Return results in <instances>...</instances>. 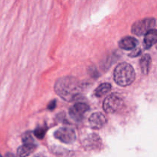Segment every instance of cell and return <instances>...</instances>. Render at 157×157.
<instances>
[{
    "label": "cell",
    "instance_id": "ac0fdd59",
    "mask_svg": "<svg viewBox=\"0 0 157 157\" xmlns=\"http://www.w3.org/2000/svg\"><path fill=\"white\" fill-rule=\"evenodd\" d=\"M55 106H56V101H52V102H50V104H48V109H49V110H52L55 108Z\"/></svg>",
    "mask_w": 157,
    "mask_h": 157
},
{
    "label": "cell",
    "instance_id": "d6986e66",
    "mask_svg": "<svg viewBox=\"0 0 157 157\" xmlns=\"http://www.w3.org/2000/svg\"><path fill=\"white\" fill-rule=\"evenodd\" d=\"M0 156H1V153H0Z\"/></svg>",
    "mask_w": 157,
    "mask_h": 157
},
{
    "label": "cell",
    "instance_id": "ffe728a7",
    "mask_svg": "<svg viewBox=\"0 0 157 157\" xmlns=\"http://www.w3.org/2000/svg\"><path fill=\"white\" fill-rule=\"evenodd\" d=\"M156 48H157V46H156Z\"/></svg>",
    "mask_w": 157,
    "mask_h": 157
},
{
    "label": "cell",
    "instance_id": "2e32d148",
    "mask_svg": "<svg viewBox=\"0 0 157 157\" xmlns=\"http://www.w3.org/2000/svg\"><path fill=\"white\" fill-rule=\"evenodd\" d=\"M22 143L23 144H35V141H34L32 133L30 132H27L23 135Z\"/></svg>",
    "mask_w": 157,
    "mask_h": 157
},
{
    "label": "cell",
    "instance_id": "8fae6325",
    "mask_svg": "<svg viewBox=\"0 0 157 157\" xmlns=\"http://www.w3.org/2000/svg\"><path fill=\"white\" fill-rule=\"evenodd\" d=\"M151 62L152 59L151 57L148 54H146L142 58H140V66L141 71L144 75H147L149 74V71L150 70V67H151Z\"/></svg>",
    "mask_w": 157,
    "mask_h": 157
},
{
    "label": "cell",
    "instance_id": "7c38bea8",
    "mask_svg": "<svg viewBox=\"0 0 157 157\" xmlns=\"http://www.w3.org/2000/svg\"><path fill=\"white\" fill-rule=\"evenodd\" d=\"M35 144H23V145L18 147L17 150V154L19 156H29L35 150Z\"/></svg>",
    "mask_w": 157,
    "mask_h": 157
},
{
    "label": "cell",
    "instance_id": "e0dca14e",
    "mask_svg": "<svg viewBox=\"0 0 157 157\" xmlns=\"http://www.w3.org/2000/svg\"><path fill=\"white\" fill-rule=\"evenodd\" d=\"M141 52H142V50H141L140 48L136 47L135 48H133V50L131 51V52H130V54H129V56L131 57V58H136V57L141 55Z\"/></svg>",
    "mask_w": 157,
    "mask_h": 157
},
{
    "label": "cell",
    "instance_id": "277c9868",
    "mask_svg": "<svg viewBox=\"0 0 157 157\" xmlns=\"http://www.w3.org/2000/svg\"><path fill=\"white\" fill-rule=\"evenodd\" d=\"M156 25V20L153 18H147L140 20L132 25L131 32L134 35L141 36L147 33Z\"/></svg>",
    "mask_w": 157,
    "mask_h": 157
},
{
    "label": "cell",
    "instance_id": "3957f363",
    "mask_svg": "<svg viewBox=\"0 0 157 157\" xmlns=\"http://www.w3.org/2000/svg\"><path fill=\"white\" fill-rule=\"evenodd\" d=\"M124 106V100L117 94H111L104 99L103 108L107 113H113L121 110Z\"/></svg>",
    "mask_w": 157,
    "mask_h": 157
},
{
    "label": "cell",
    "instance_id": "30bf717a",
    "mask_svg": "<svg viewBox=\"0 0 157 157\" xmlns=\"http://www.w3.org/2000/svg\"><path fill=\"white\" fill-rule=\"evenodd\" d=\"M157 43V30L150 29L145 34L144 44L147 48H150L153 44Z\"/></svg>",
    "mask_w": 157,
    "mask_h": 157
},
{
    "label": "cell",
    "instance_id": "9c48e42d",
    "mask_svg": "<svg viewBox=\"0 0 157 157\" xmlns=\"http://www.w3.org/2000/svg\"><path fill=\"white\" fill-rule=\"evenodd\" d=\"M139 44L137 39L134 38L133 37L127 36L122 38L119 41V47L124 50H133Z\"/></svg>",
    "mask_w": 157,
    "mask_h": 157
},
{
    "label": "cell",
    "instance_id": "52a82bcc",
    "mask_svg": "<svg viewBox=\"0 0 157 157\" xmlns=\"http://www.w3.org/2000/svg\"><path fill=\"white\" fill-rule=\"evenodd\" d=\"M107 117L104 113L101 112L94 113L89 118V124L90 127L94 130H98L101 129L107 124Z\"/></svg>",
    "mask_w": 157,
    "mask_h": 157
},
{
    "label": "cell",
    "instance_id": "7a4b0ae2",
    "mask_svg": "<svg viewBox=\"0 0 157 157\" xmlns=\"http://www.w3.org/2000/svg\"><path fill=\"white\" fill-rule=\"evenodd\" d=\"M136 78V73L133 67L127 62L118 64L114 69L113 79L114 81L121 87L130 85Z\"/></svg>",
    "mask_w": 157,
    "mask_h": 157
},
{
    "label": "cell",
    "instance_id": "6da1fadb",
    "mask_svg": "<svg viewBox=\"0 0 157 157\" xmlns=\"http://www.w3.org/2000/svg\"><path fill=\"white\" fill-rule=\"evenodd\" d=\"M55 91L61 99L71 102L78 99L82 92V86L75 77H63L57 80L55 84Z\"/></svg>",
    "mask_w": 157,
    "mask_h": 157
},
{
    "label": "cell",
    "instance_id": "5bb4252c",
    "mask_svg": "<svg viewBox=\"0 0 157 157\" xmlns=\"http://www.w3.org/2000/svg\"><path fill=\"white\" fill-rule=\"evenodd\" d=\"M117 54H110L106 58H104L102 61L101 64V67L102 69H104V70H107L109 68V67L111 66L112 64L115 62V61H117Z\"/></svg>",
    "mask_w": 157,
    "mask_h": 157
},
{
    "label": "cell",
    "instance_id": "4fadbf2b",
    "mask_svg": "<svg viewBox=\"0 0 157 157\" xmlns=\"http://www.w3.org/2000/svg\"><path fill=\"white\" fill-rule=\"evenodd\" d=\"M110 90H111V84L109 83H104L97 87L96 90H94V95L98 98H101L108 94Z\"/></svg>",
    "mask_w": 157,
    "mask_h": 157
},
{
    "label": "cell",
    "instance_id": "9a60e30c",
    "mask_svg": "<svg viewBox=\"0 0 157 157\" xmlns=\"http://www.w3.org/2000/svg\"><path fill=\"white\" fill-rule=\"evenodd\" d=\"M46 130L47 129L44 128V127H38V128L35 129V131H34V134L36 136L38 139L41 140L44 137L46 133Z\"/></svg>",
    "mask_w": 157,
    "mask_h": 157
},
{
    "label": "cell",
    "instance_id": "5b68a950",
    "mask_svg": "<svg viewBox=\"0 0 157 157\" xmlns=\"http://www.w3.org/2000/svg\"><path fill=\"white\" fill-rule=\"evenodd\" d=\"M55 138L64 144H73L76 140L75 130L70 127H62L58 129L55 133Z\"/></svg>",
    "mask_w": 157,
    "mask_h": 157
},
{
    "label": "cell",
    "instance_id": "8992f818",
    "mask_svg": "<svg viewBox=\"0 0 157 157\" xmlns=\"http://www.w3.org/2000/svg\"><path fill=\"white\" fill-rule=\"evenodd\" d=\"M90 110V107L84 103H78L69 109V115L75 121H81L84 119V114Z\"/></svg>",
    "mask_w": 157,
    "mask_h": 157
},
{
    "label": "cell",
    "instance_id": "ba28073f",
    "mask_svg": "<svg viewBox=\"0 0 157 157\" xmlns=\"http://www.w3.org/2000/svg\"><path fill=\"white\" fill-rule=\"evenodd\" d=\"M84 146L89 150H96L101 147V140L97 134H90L84 139Z\"/></svg>",
    "mask_w": 157,
    "mask_h": 157
}]
</instances>
